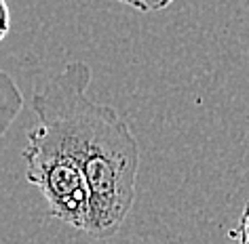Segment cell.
Segmentation results:
<instances>
[{"mask_svg":"<svg viewBox=\"0 0 249 244\" xmlns=\"http://www.w3.org/2000/svg\"><path fill=\"white\" fill-rule=\"evenodd\" d=\"M93 72L87 61H70L34 93V129L28 141L64 154L83 171L91 198L87 236L108 240L123 228L135 202L140 141L110 105L87 97Z\"/></svg>","mask_w":249,"mask_h":244,"instance_id":"cell-1","label":"cell"},{"mask_svg":"<svg viewBox=\"0 0 249 244\" xmlns=\"http://www.w3.org/2000/svg\"><path fill=\"white\" fill-rule=\"evenodd\" d=\"M118 2L127 4V7H131L135 11H142V13H152V11L167 9L176 0H118Z\"/></svg>","mask_w":249,"mask_h":244,"instance_id":"cell-4","label":"cell"},{"mask_svg":"<svg viewBox=\"0 0 249 244\" xmlns=\"http://www.w3.org/2000/svg\"><path fill=\"white\" fill-rule=\"evenodd\" d=\"M26 160V179L40 190L51 217L87 234L91 217V198L87 179L78 164L64 154L28 141L21 152Z\"/></svg>","mask_w":249,"mask_h":244,"instance_id":"cell-2","label":"cell"},{"mask_svg":"<svg viewBox=\"0 0 249 244\" xmlns=\"http://www.w3.org/2000/svg\"><path fill=\"white\" fill-rule=\"evenodd\" d=\"M11 32V9L7 0H0V42L9 36Z\"/></svg>","mask_w":249,"mask_h":244,"instance_id":"cell-6","label":"cell"},{"mask_svg":"<svg viewBox=\"0 0 249 244\" xmlns=\"http://www.w3.org/2000/svg\"><path fill=\"white\" fill-rule=\"evenodd\" d=\"M23 95L11 74L0 70V137L9 133L11 124L23 110Z\"/></svg>","mask_w":249,"mask_h":244,"instance_id":"cell-3","label":"cell"},{"mask_svg":"<svg viewBox=\"0 0 249 244\" xmlns=\"http://www.w3.org/2000/svg\"><path fill=\"white\" fill-rule=\"evenodd\" d=\"M228 236L234 238V240H241V242H249V202L245 204V211H243V215L239 219L236 229H232Z\"/></svg>","mask_w":249,"mask_h":244,"instance_id":"cell-5","label":"cell"}]
</instances>
